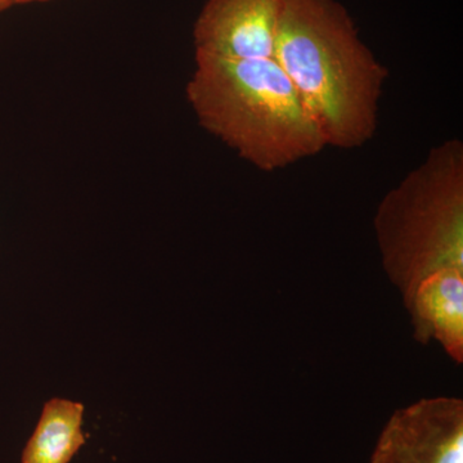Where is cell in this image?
I'll return each mask as SVG.
<instances>
[{
  "mask_svg": "<svg viewBox=\"0 0 463 463\" xmlns=\"http://www.w3.org/2000/svg\"><path fill=\"white\" fill-rule=\"evenodd\" d=\"M50 2V0H14V5H30V3Z\"/></svg>",
  "mask_w": 463,
  "mask_h": 463,
  "instance_id": "cell-9",
  "label": "cell"
},
{
  "mask_svg": "<svg viewBox=\"0 0 463 463\" xmlns=\"http://www.w3.org/2000/svg\"><path fill=\"white\" fill-rule=\"evenodd\" d=\"M381 260L404 306L426 277L463 269V143L435 146L388 192L373 222Z\"/></svg>",
  "mask_w": 463,
  "mask_h": 463,
  "instance_id": "cell-3",
  "label": "cell"
},
{
  "mask_svg": "<svg viewBox=\"0 0 463 463\" xmlns=\"http://www.w3.org/2000/svg\"><path fill=\"white\" fill-rule=\"evenodd\" d=\"M370 463H463L462 399H421L395 411Z\"/></svg>",
  "mask_w": 463,
  "mask_h": 463,
  "instance_id": "cell-4",
  "label": "cell"
},
{
  "mask_svg": "<svg viewBox=\"0 0 463 463\" xmlns=\"http://www.w3.org/2000/svg\"><path fill=\"white\" fill-rule=\"evenodd\" d=\"M414 340H437L457 364L463 362V269L446 268L426 277L405 304Z\"/></svg>",
  "mask_w": 463,
  "mask_h": 463,
  "instance_id": "cell-6",
  "label": "cell"
},
{
  "mask_svg": "<svg viewBox=\"0 0 463 463\" xmlns=\"http://www.w3.org/2000/svg\"><path fill=\"white\" fill-rule=\"evenodd\" d=\"M85 407L80 402L52 398L43 407L21 463H70L85 444Z\"/></svg>",
  "mask_w": 463,
  "mask_h": 463,
  "instance_id": "cell-7",
  "label": "cell"
},
{
  "mask_svg": "<svg viewBox=\"0 0 463 463\" xmlns=\"http://www.w3.org/2000/svg\"><path fill=\"white\" fill-rule=\"evenodd\" d=\"M273 58L326 145L354 149L373 138L389 71L337 0H282Z\"/></svg>",
  "mask_w": 463,
  "mask_h": 463,
  "instance_id": "cell-1",
  "label": "cell"
},
{
  "mask_svg": "<svg viewBox=\"0 0 463 463\" xmlns=\"http://www.w3.org/2000/svg\"><path fill=\"white\" fill-rule=\"evenodd\" d=\"M187 99L203 129L261 172L285 169L327 147L297 88L274 58L196 53Z\"/></svg>",
  "mask_w": 463,
  "mask_h": 463,
  "instance_id": "cell-2",
  "label": "cell"
},
{
  "mask_svg": "<svg viewBox=\"0 0 463 463\" xmlns=\"http://www.w3.org/2000/svg\"><path fill=\"white\" fill-rule=\"evenodd\" d=\"M282 0H207L194 24L196 53L273 58Z\"/></svg>",
  "mask_w": 463,
  "mask_h": 463,
  "instance_id": "cell-5",
  "label": "cell"
},
{
  "mask_svg": "<svg viewBox=\"0 0 463 463\" xmlns=\"http://www.w3.org/2000/svg\"><path fill=\"white\" fill-rule=\"evenodd\" d=\"M11 7H14V0H0V14Z\"/></svg>",
  "mask_w": 463,
  "mask_h": 463,
  "instance_id": "cell-8",
  "label": "cell"
}]
</instances>
